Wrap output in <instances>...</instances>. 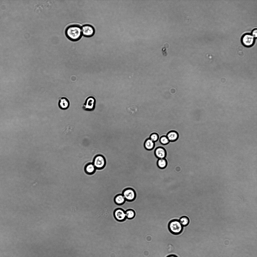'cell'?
Returning a JSON list of instances; mask_svg holds the SVG:
<instances>
[{
	"mask_svg": "<svg viewBox=\"0 0 257 257\" xmlns=\"http://www.w3.org/2000/svg\"><path fill=\"white\" fill-rule=\"evenodd\" d=\"M65 34L70 40L73 41H78L81 38L83 35L82 27L78 24L71 25L66 28Z\"/></svg>",
	"mask_w": 257,
	"mask_h": 257,
	"instance_id": "obj_1",
	"label": "cell"
},
{
	"mask_svg": "<svg viewBox=\"0 0 257 257\" xmlns=\"http://www.w3.org/2000/svg\"><path fill=\"white\" fill-rule=\"evenodd\" d=\"M183 226L180 223L179 220L174 219L170 221L168 225L169 231L174 235H178L182 232Z\"/></svg>",
	"mask_w": 257,
	"mask_h": 257,
	"instance_id": "obj_2",
	"label": "cell"
},
{
	"mask_svg": "<svg viewBox=\"0 0 257 257\" xmlns=\"http://www.w3.org/2000/svg\"><path fill=\"white\" fill-rule=\"evenodd\" d=\"M126 201L128 202H132L136 199V193L135 190L131 187H127L124 189L122 191V193Z\"/></svg>",
	"mask_w": 257,
	"mask_h": 257,
	"instance_id": "obj_3",
	"label": "cell"
},
{
	"mask_svg": "<svg viewBox=\"0 0 257 257\" xmlns=\"http://www.w3.org/2000/svg\"><path fill=\"white\" fill-rule=\"evenodd\" d=\"M106 160L103 155L98 154L94 157L93 164L96 169L101 170L103 169L106 164Z\"/></svg>",
	"mask_w": 257,
	"mask_h": 257,
	"instance_id": "obj_4",
	"label": "cell"
},
{
	"mask_svg": "<svg viewBox=\"0 0 257 257\" xmlns=\"http://www.w3.org/2000/svg\"><path fill=\"white\" fill-rule=\"evenodd\" d=\"M96 100L95 98L92 96L88 97L86 99L82 106L83 109L86 111H92L95 107Z\"/></svg>",
	"mask_w": 257,
	"mask_h": 257,
	"instance_id": "obj_5",
	"label": "cell"
},
{
	"mask_svg": "<svg viewBox=\"0 0 257 257\" xmlns=\"http://www.w3.org/2000/svg\"><path fill=\"white\" fill-rule=\"evenodd\" d=\"M82 35L84 36L89 37L93 36L95 34V30L94 27L89 24H85L82 28Z\"/></svg>",
	"mask_w": 257,
	"mask_h": 257,
	"instance_id": "obj_6",
	"label": "cell"
},
{
	"mask_svg": "<svg viewBox=\"0 0 257 257\" xmlns=\"http://www.w3.org/2000/svg\"><path fill=\"white\" fill-rule=\"evenodd\" d=\"M113 215L115 219L119 222L123 221L126 218L125 211L120 208H118L114 210Z\"/></svg>",
	"mask_w": 257,
	"mask_h": 257,
	"instance_id": "obj_7",
	"label": "cell"
},
{
	"mask_svg": "<svg viewBox=\"0 0 257 257\" xmlns=\"http://www.w3.org/2000/svg\"><path fill=\"white\" fill-rule=\"evenodd\" d=\"M254 41V37L251 34L246 33L244 34L241 38V42L246 47L252 46Z\"/></svg>",
	"mask_w": 257,
	"mask_h": 257,
	"instance_id": "obj_8",
	"label": "cell"
},
{
	"mask_svg": "<svg viewBox=\"0 0 257 257\" xmlns=\"http://www.w3.org/2000/svg\"><path fill=\"white\" fill-rule=\"evenodd\" d=\"M70 105V102L67 98L62 97L60 98L58 102V106L61 109L66 110L69 108Z\"/></svg>",
	"mask_w": 257,
	"mask_h": 257,
	"instance_id": "obj_9",
	"label": "cell"
},
{
	"mask_svg": "<svg viewBox=\"0 0 257 257\" xmlns=\"http://www.w3.org/2000/svg\"><path fill=\"white\" fill-rule=\"evenodd\" d=\"M154 153L156 157L159 159L165 158L166 155L165 149L161 147L157 148L155 151Z\"/></svg>",
	"mask_w": 257,
	"mask_h": 257,
	"instance_id": "obj_10",
	"label": "cell"
},
{
	"mask_svg": "<svg viewBox=\"0 0 257 257\" xmlns=\"http://www.w3.org/2000/svg\"><path fill=\"white\" fill-rule=\"evenodd\" d=\"M113 200L115 204L119 206L123 204L126 201L122 194H119L116 195L114 198Z\"/></svg>",
	"mask_w": 257,
	"mask_h": 257,
	"instance_id": "obj_11",
	"label": "cell"
},
{
	"mask_svg": "<svg viewBox=\"0 0 257 257\" xmlns=\"http://www.w3.org/2000/svg\"><path fill=\"white\" fill-rule=\"evenodd\" d=\"M166 136L169 141L173 142L178 139V135L177 132L174 131H171L168 133Z\"/></svg>",
	"mask_w": 257,
	"mask_h": 257,
	"instance_id": "obj_12",
	"label": "cell"
},
{
	"mask_svg": "<svg viewBox=\"0 0 257 257\" xmlns=\"http://www.w3.org/2000/svg\"><path fill=\"white\" fill-rule=\"evenodd\" d=\"M157 165L159 168L164 169L166 167L167 165V162L165 158L159 159L157 162Z\"/></svg>",
	"mask_w": 257,
	"mask_h": 257,
	"instance_id": "obj_13",
	"label": "cell"
},
{
	"mask_svg": "<svg viewBox=\"0 0 257 257\" xmlns=\"http://www.w3.org/2000/svg\"><path fill=\"white\" fill-rule=\"evenodd\" d=\"M154 142L150 138L147 139L145 141L144 144L145 148L148 150L152 149L154 148Z\"/></svg>",
	"mask_w": 257,
	"mask_h": 257,
	"instance_id": "obj_14",
	"label": "cell"
},
{
	"mask_svg": "<svg viewBox=\"0 0 257 257\" xmlns=\"http://www.w3.org/2000/svg\"><path fill=\"white\" fill-rule=\"evenodd\" d=\"M96 169V168L93 163L89 164L85 167V171L89 174H92L94 173Z\"/></svg>",
	"mask_w": 257,
	"mask_h": 257,
	"instance_id": "obj_15",
	"label": "cell"
},
{
	"mask_svg": "<svg viewBox=\"0 0 257 257\" xmlns=\"http://www.w3.org/2000/svg\"><path fill=\"white\" fill-rule=\"evenodd\" d=\"M126 218L132 219L134 218L135 216V212L134 210L132 209H129L125 211Z\"/></svg>",
	"mask_w": 257,
	"mask_h": 257,
	"instance_id": "obj_16",
	"label": "cell"
},
{
	"mask_svg": "<svg viewBox=\"0 0 257 257\" xmlns=\"http://www.w3.org/2000/svg\"><path fill=\"white\" fill-rule=\"evenodd\" d=\"M179 221L183 227L187 226L189 223V218L188 217L185 216L181 217Z\"/></svg>",
	"mask_w": 257,
	"mask_h": 257,
	"instance_id": "obj_17",
	"label": "cell"
},
{
	"mask_svg": "<svg viewBox=\"0 0 257 257\" xmlns=\"http://www.w3.org/2000/svg\"><path fill=\"white\" fill-rule=\"evenodd\" d=\"M160 142L162 144L166 145L168 143L169 141L166 136H163L160 137Z\"/></svg>",
	"mask_w": 257,
	"mask_h": 257,
	"instance_id": "obj_18",
	"label": "cell"
},
{
	"mask_svg": "<svg viewBox=\"0 0 257 257\" xmlns=\"http://www.w3.org/2000/svg\"><path fill=\"white\" fill-rule=\"evenodd\" d=\"M169 44L168 42L165 43L163 45V47L162 49V53L164 55H166L167 54V49L169 48Z\"/></svg>",
	"mask_w": 257,
	"mask_h": 257,
	"instance_id": "obj_19",
	"label": "cell"
},
{
	"mask_svg": "<svg viewBox=\"0 0 257 257\" xmlns=\"http://www.w3.org/2000/svg\"><path fill=\"white\" fill-rule=\"evenodd\" d=\"M159 137V135L157 133H153L151 135L149 138L154 142L158 140Z\"/></svg>",
	"mask_w": 257,
	"mask_h": 257,
	"instance_id": "obj_20",
	"label": "cell"
},
{
	"mask_svg": "<svg viewBox=\"0 0 257 257\" xmlns=\"http://www.w3.org/2000/svg\"><path fill=\"white\" fill-rule=\"evenodd\" d=\"M257 30L256 29H253L252 32V35L254 38H256L257 36Z\"/></svg>",
	"mask_w": 257,
	"mask_h": 257,
	"instance_id": "obj_21",
	"label": "cell"
},
{
	"mask_svg": "<svg viewBox=\"0 0 257 257\" xmlns=\"http://www.w3.org/2000/svg\"><path fill=\"white\" fill-rule=\"evenodd\" d=\"M166 257H178L176 255L174 254H171L167 256Z\"/></svg>",
	"mask_w": 257,
	"mask_h": 257,
	"instance_id": "obj_22",
	"label": "cell"
},
{
	"mask_svg": "<svg viewBox=\"0 0 257 257\" xmlns=\"http://www.w3.org/2000/svg\"><path fill=\"white\" fill-rule=\"evenodd\" d=\"M219 257H220L219 256Z\"/></svg>",
	"mask_w": 257,
	"mask_h": 257,
	"instance_id": "obj_23",
	"label": "cell"
}]
</instances>
